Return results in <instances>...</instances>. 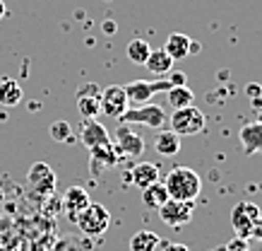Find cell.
I'll use <instances>...</instances> for the list:
<instances>
[{
	"mask_svg": "<svg viewBox=\"0 0 262 251\" xmlns=\"http://www.w3.org/2000/svg\"><path fill=\"white\" fill-rule=\"evenodd\" d=\"M164 186H166L168 198L195 203V198H198L200 191H202V179H200V174L195 169H190V167H176V169H171L166 174Z\"/></svg>",
	"mask_w": 262,
	"mask_h": 251,
	"instance_id": "6da1fadb",
	"label": "cell"
},
{
	"mask_svg": "<svg viewBox=\"0 0 262 251\" xmlns=\"http://www.w3.org/2000/svg\"><path fill=\"white\" fill-rule=\"evenodd\" d=\"M231 225L233 232L241 239H255L262 242V210L250 201H241L233 210H231Z\"/></svg>",
	"mask_w": 262,
	"mask_h": 251,
	"instance_id": "7a4b0ae2",
	"label": "cell"
},
{
	"mask_svg": "<svg viewBox=\"0 0 262 251\" xmlns=\"http://www.w3.org/2000/svg\"><path fill=\"white\" fill-rule=\"evenodd\" d=\"M168 121H171V130L183 138V136H200L207 126V116L195 104H190L183 109H173Z\"/></svg>",
	"mask_w": 262,
	"mask_h": 251,
	"instance_id": "3957f363",
	"label": "cell"
},
{
	"mask_svg": "<svg viewBox=\"0 0 262 251\" xmlns=\"http://www.w3.org/2000/svg\"><path fill=\"white\" fill-rule=\"evenodd\" d=\"M75 222H77L82 235L101 237L103 232L108 229V225H111V213H108V208L101 205V203H89L84 210L77 213Z\"/></svg>",
	"mask_w": 262,
	"mask_h": 251,
	"instance_id": "277c9868",
	"label": "cell"
},
{
	"mask_svg": "<svg viewBox=\"0 0 262 251\" xmlns=\"http://www.w3.org/2000/svg\"><path fill=\"white\" fill-rule=\"evenodd\" d=\"M171 87H173V85H171L168 78H164V80H133V82H127V85H123L130 106L149 104V99L154 97V94L168 92Z\"/></svg>",
	"mask_w": 262,
	"mask_h": 251,
	"instance_id": "5b68a950",
	"label": "cell"
},
{
	"mask_svg": "<svg viewBox=\"0 0 262 251\" xmlns=\"http://www.w3.org/2000/svg\"><path fill=\"white\" fill-rule=\"evenodd\" d=\"M120 123H142L149 128H164L168 116L164 113L159 104H140V106H127V111L118 119Z\"/></svg>",
	"mask_w": 262,
	"mask_h": 251,
	"instance_id": "8992f818",
	"label": "cell"
},
{
	"mask_svg": "<svg viewBox=\"0 0 262 251\" xmlns=\"http://www.w3.org/2000/svg\"><path fill=\"white\" fill-rule=\"evenodd\" d=\"M192 203L188 201H173V198H168L164 205L159 208V218L164 225L173 227V229H178V227H185L188 222L192 220Z\"/></svg>",
	"mask_w": 262,
	"mask_h": 251,
	"instance_id": "52a82bcc",
	"label": "cell"
},
{
	"mask_svg": "<svg viewBox=\"0 0 262 251\" xmlns=\"http://www.w3.org/2000/svg\"><path fill=\"white\" fill-rule=\"evenodd\" d=\"M127 106H130V102H127V94H125V89H123V85H111V87L101 89L103 116H111V119L118 121L120 116L127 111Z\"/></svg>",
	"mask_w": 262,
	"mask_h": 251,
	"instance_id": "ba28073f",
	"label": "cell"
},
{
	"mask_svg": "<svg viewBox=\"0 0 262 251\" xmlns=\"http://www.w3.org/2000/svg\"><path fill=\"white\" fill-rule=\"evenodd\" d=\"M77 109L84 119H96L101 113V87L96 82H84L77 89Z\"/></svg>",
	"mask_w": 262,
	"mask_h": 251,
	"instance_id": "9c48e42d",
	"label": "cell"
},
{
	"mask_svg": "<svg viewBox=\"0 0 262 251\" xmlns=\"http://www.w3.org/2000/svg\"><path fill=\"white\" fill-rule=\"evenodd\" d=\"M27 181H29V186L34 188V194L51 196L53 188H56V171L51 169L46 162H34L32 167H29Z\"/></svg>",
	"mask_w": 262,
	"mask_h": 251,
	"instance_id": "30bf717a",
	"label": "cell"
},
{
	"mask_svg": "<svg viewBox=\"0 0 262 251\" xmlns=\"http://www.w3.org/2000/svg\"><path fill=\"white\" fill-rule=\"evenodd\" d=\"M111 143H113V147L118 150V155H123V157H140V155L144 152L142 136L133 133V130L127 128V123L116 130V138H113Z\"/></svg>",
	"mask_w": 262,
	"mask_h": 251,
	"instance_id": "8fae6325",
	"label": "cell"
},
{
	"mask_svg": "<svg viewBox=\"0 0 262 251\" xmlns=\"http://www.w3.org/2000/svg\"><path fill=\"white\" fill-rule=\"evenodd\" d=\"M80 140L87 150H92V147L108 145V143H111V136H108L106 126L99 123L96 119H84V123H82V128H80Z\"/></svg>",
	"mask_w": 262,
	"mask_h": 251,
	"instance_id": "7c38bea8",
	"label": "cell"
},
{
	"mask_svg": "<svg viewBox=\"0 0 262 251\" xmlns=\"http://www.w3.org/2000/svg\"><path fill=\"white\" fill-rule=\"evenodd\" d=\"M159 167L154 162H137L133 169H130V181L135 184L140 191H144L147 186H151V184H157V181H161L159 179Z\"/></svg>",
	"mask_w": 262,
	"mask_h": 251,
	"instance_id": "4fadbf2b",
	"label": "cell"
},
{
	"mask_svg": "<svg viewBox=\"0 0 262 251\" xmlns=\"http://www.w3.org/2000/svg\"><path fill=\"white\" fill-rule=\"evenodd\" d=\"M89 157H92V174H101L103 169H108V167H113L118 162L120 155L113 147V143H108V145H101V147H92Z\"/></svg>",
	"mask_w": 262,
	"mask_h": 251,
	"instance_id": "5bb4252c",
	"label": "cell"
},
{
	"mask_svg": "<svg viewBox=\"0 0 262 251\" xmlns=\"http://www.w3.org/2000/svg\"><path fill=\"white\" fill-rule=\"evenodd\" d=\"M89 203H92V201H89V194L82 186H70L63 194V210L68 213L72 220L77 218V213L84 210Z\"/></svg>",
	"mask_w": 262,
	"mask_h": 251,
	"instance_id": "9a60e30c",
	"label": "cell"
},
{
	"mask_svg": "<svg viewBox=\"0 0 262 251\" xmlns=\"http://www.w3.org/2000/svg\"><path fill=\"white\" fill-rule=\"evenodd\" d=\"M238 138H241V145H243V152L246 155L260 152L262 150V121L243 126L238 133Z\"/></svg>",
	"mask_w": 262,
	"mask_h": 251,
	"instance_id": "2e32d148",
	"label": "cell"
},
{
	"mask_svg": "<svg viewBox=\"0 0 262 251\" xmlns=\"http://www.w3.org/2000/svg\"><path fill=\"white\" fill-rule=\"evenodd\" d=\"M154 150L161 155V157H176L181 152V136H176L173 130H159L154 136Z\"/></svg>",
	"mask_w": 262,
	"mask_h": 251,
	"instance_id": "e0dca14e",
	"label": "cell"
},
{
	"mask_svg": "<svg viewBox=\"0 0 262 251\" xmlns=\"http://www.w3.org/2000/svg\"><path fill=\"white\" fill-rule=\"evenodd\" d=\"M190 44H192V39L188 36V34L173 32V34H168L166 44H164V51H166L173 61H181V58L190 56Z\"/></svg>",
	"mask_w": 262,
	"mask_h": 251,
	"instance_id": "ac0fdd59",
	"label": "cell"
},
{
	"mask_svg": "<svg viewBox=\"0 0 262 251\" xmlns=\"http://www.w3.org/2000/svg\"><path fill=\"white\" fill-rule=\"evenodd\" d=\"M173 58L168 56L164 49H157V51H151L149 58L144 61V68L149 70L151 75H157V78H161V75H168L171 70H173Z\"/></svg>",
	"mask_w": 262,
	"mask_h": 251,
	"instance_id": "d6986e66",
	"label": "cell"
},
{
	"mask_svg": "<svg viewBox=\"0 0 262 251\" xmlns=\"http://www.w3.org/2000/svg\"><path fill=\"white\" fill-rule=\"evenodd\" d=\"M24 99L19 82L12 78H3L0 80V104L3 106H17Z\"/></svg>",
	"mask_w": 262,
	"mask_h": 251,
	"instance_id": "ffe728a7",
	"label": "cell"
},
{
	"mask_svg": "<svg viewBox=\"0 0 262 251\" xmlns=\"http://www.w3.org/2000/svg\"><path fill=\"white\" fill-rule=\"evenodd\" d=\"M161 246L159 235H154L149 229H140L130 237V251H157Z\"/></svg>",
	"mask_w": 262,
	"mask_h": 251,
	"instance_id": "44dd1931",
	"label": "cell"
},
{
	"mask_svg": "<svg viewBox=\"0 0 262 251\" xmlns=\"http://www.w3.org/2000/svg\"><path fill=\"white\" fill-rule=\"evenodd\" d=\"M168 201V194H166V186H164V181H157V184H151L142 191V203L151 210H159L161 205Z\"/></svg>",
	"mask_w": 262,
	"mask_h": 251,
	"instance_id": "7402d4cb",
	"label": "cell"
},
{
	"mask_svg": "<svg viewBox=\"0 0 262 251\" xmlns=\"http://www.w3.org/2000/svg\"><path fill=\"white\" fill-rule=\"evenodd\" d=\"M166 94V102L171 104V109H183V106H190L195 102V94L188 85H181V87H171Z\"/></svg>",
	"mask_w": 262,
	"mask_h": 251,
	"instance_id": "603a6c76",
	"label": "cell"
},
{
	"mask_svg": "<svg viewBox=\"0 0 262 251\" xmlns=\"http://www.w3.org/2000/svg\"><path fill=\"white\" fill-rule=\"evenodd\" d=\"M125 53H127V61H130V63L144 65V61H147L149 53H151V49H149V44H147L144 39H133L130 44H127Z\"/></svg>",
	"mask_w": 262,
	"mask_h": 251,
	"instance_id": "cb8c5ba5",
	"label": "cell"
},
{
	"mask_svg": "<svg viewBox=\"0 0 262 251\" xmlns=\"http://www.w3.org/2000/svg\"><path fill=\"white\" fill-rule=\"evenodd\" d=\"M48 133L56 143H75V133H72V126L68 121H53Z\"/></svg>",
	"mask_w": 262,
	"mask_h": 251,
	"instance_id": "d4e9b609",
	"label": "cell"
},
{
	"mask_svg": "<svg viewBox=\"0 0 262 251\" xmlns=\"http://www.w3.org/2000/svg\"><path fill=\"white\" fill-rule=\"evenodd\" d=\"M222 251H250V246H248L246 239H241V237H236V239H231L226 246H224Z\"/></svg>",
	"mask_w": 262,
	"mask_h": 251,
	"instance_id": "484cf974",
	"label": "cell"
},
{
	"mask_svg": "<svg viewBox=\"0 0 262 251\" xmlns=\"http://www.w3.org/2000/svg\"><path fill=\"white\" fill-rule=\"evenodd\" d=\"M168 80H171L173 87H181V85H185L188 78H185V73H181V70H171V73H168Z\"/></svg>",
	"mask_w": 262,
	"mask_h": 251,
	"instance_id": "4316f807",
	"label": "cell"
},
{
	"mask_svg": "<svg viewBox=\"0 0 262 251\" xmlns=\"http://www.w3.org/2000/svg\"><path fill=\"white\" fill-rule=\"evenodd\" d=\"M161 249L164 251H190L185 244H176V242H166V244H161Z\"/></svg>",
	"mask_w": 262,
	"mask_h": 251,
	"instance_id": "83f0119b",
	"label": "cell"
},
{
	"mask_svg": "<svg viewBox=\"0 0 262 251\" xmlns=\"http://www.w3.org/2000/svg\"><path fill=\"white\" fill-rule=\"evenodd\" d=\"M246 92H248V97H250V99L262 97V85H257V82H255V85H248Z\"/></svg>",
	"mask_w": 262,
	"mask_h": 251,
	"instance_id": "f1b7e54d",
	"label": "cell"
},
{
	"mask_svg": "<svg viewBox=\"0 0 262 251\" xmlns=\"http://www.w3.org/2000/svg\"><path fill=\"white\" fill-rule=\"evenodd\" d=\"M250 102H253V106L257 111H262V97H255V99H250Z\"/></svg>",
	"mask_w": 262,
	"mask_h": 251,
	"instance_id": "f546056e",
	"label": "cell"
},
{
	"mask_svg": "<svg viewBox=\"0 0 262 251\" xmlns=\"http://www.w3.org/2000/svg\"><path fill=\"white\" fill-rule=\"evenodd\" d=\"M103 29H106V32H108V34H113V32H116V27H113V22H106V25H103Z\"/></svg>",
	"mask_w": 262,
	"mask_h": 251,
	"instance_id": "4dcf8cb0",
	"label": "cell"
},
{
	"mask_svg": "<svg viewBox=\"0 0 262 251\" xmlns=\"http://www.w3.org/2000/svg\"><path fill=\"white\" fill-rule=\"evenodd\" d=\"M5 12H8V8H5V3H3V0H0V20H3V17H5Z\"/></svg>",
	"mask_w": 262,
	"mask_h": 251,
	"instance_id": "1f68e13d",
	"label": "cell"
}]
</instances>
